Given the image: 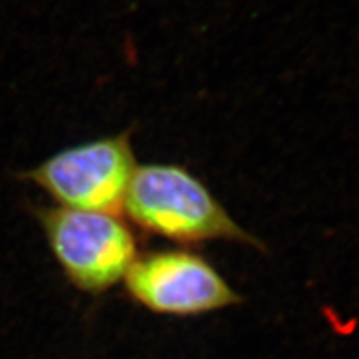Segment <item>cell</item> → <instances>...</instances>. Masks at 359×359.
<instances>
[{
	"mask_svg": "<svg viewBox=\"0 0 359 359\" xmlns=\"http://www.w3.org/2000/svg\"><path fill=\"white\" fill-rule=\"evenodd\" d=\"M123 211L141 228L177 241L231 238L256 244L210 190L177 165H138Z\"/></svg>",
	"mask_w": 359,
	"mask_h": 359,
	"instance_id": "cell-1",
	"label": "cell"
},
{
	"mask_svg": "<svg viewBox=\"0 0 359 359\" xmlns=\"http://www.w3.org/2000/svg\"><path fill=\"white\" fill-rule=\"evenodd\" d=\"M137 166L130 132H125L67 147L25 177L60 207L118 215Z\"/></svg>",
	"mask_w": 359,
	"mask_h": 359,
	"instance_id": "cell-2",
	"label": "cell"
},
{
	"mask_svg": "<svg viewBox=\"0 0 359 359\" xmlns=\"http://www.w3.org/2000/svg\"><path fill=\"white\" fill-rule=\"evenodd\" d=\"M51 250L74 285L102 292L125 278L137 259V244L117 215L50 208L41 215Z\"/></svg>",
	"mask_w": 359,
	"mask_h": 359,
	"instance_id": "cell-3",
	"label": "cell"
},
{
	"mask_svg": "<svg viewBox=\"0 0 359 359\" xmlns=\"http://www.w3.org/2000/svg\"><path fill=\"white\" fill-rule=\"evenodd\" d=\"M125 278L130 295L157 313L198 314L238 301L215 268L186 252L137 257Z\"/></svg>",
	"mask_w": 359,
	"mask_h": 359,
	"instance_id": "cell-4",
	"label": "cell"
}]
</instances>
